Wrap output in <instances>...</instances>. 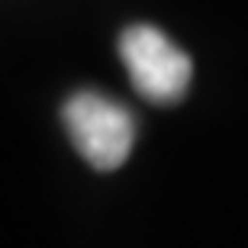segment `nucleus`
<instances>
[{
  "label": "nucleus",
  "instance_id": "f257e3e1",
  "mask_svg": "<svg viewBox=\"0 0 248 248\" xmlns=\"http://www.w3.org/2000/svg\"><path fill=\"white\" fill-rule=\"evenodd\" d=\"M62 123L78 155L93 171L110 174L132 155L136 116L129 107L100 91H74L62 107Z\"/></svg>",
  "mask_w": 248,
  "mask_h": 248
},
{
  "label": "nucleus",
  "instance_id": "f03ea898",
  "mask_svg": "<svg viewBox=\"0 0 248 248\" xmlns=\"http://www.w3.org/2000/svg\"><path fill=\"white\" fill-rule=\"evenodd\" d=\"M120 58L136 93L152 103H177L190 87V55L152 23H132L123 29Z\"/></svg>",
  "mask_w": 248,
  "mask_h": 248
}]
</instances>
